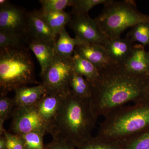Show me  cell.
Segmentation results:
<instances>
[{
  "mask_svg": "<svg viewBox=\"0 0 149 149\" xmlns=\"http://www.w3.org/2000/svg\"><path fill=\"white\" fill-rule=\"evenodd\" d=\"M45 133L33 132L19 135L25 149H45L43 144V137Z\"/></svg>",
  "mask_w": 149,
  "mask_h": 149,
  "instance_id": "cell-27",
  "label": "cell"
},
{
  "mask_svg": "<svg viewBox=\"0 0 149 149\" xmlns=\"http://www.w3.org/2000/svg\"><path fill=\"white\" fill-rule=\"evenodd\" d=\"M72 71V59L62 58L56 54L50 65L41 76V84L47 93L66 97L70 93L69 81Z\"/></svg>",
  "mask_w": 149,
  "mask_h": 149,
  "instance_id": "cell-6",
  "label": "cell"
},
{
  "mask_svg": "<svg viewBox=\"0 0 149 149\" xmlns=\"http://www.w3.org/2000/svg\"><path fill=\"white\" fill-rule=\"evenodd\" d=\"M69 27L75 35V38L84 44L104 45L108 40L102 32L95 19L88 14L72 15Z\"/></svg>",
  "mask_w": 149,
  "mask_h": 149,
  "instance_id": "cell-8",
  "label": "cell"
},
{
  "mask_svg": "<svg viewBox=\"0 0 149 149\" xmlns=\"http://www.w3.org/2000/svg\"><path fill=\"white\" fill-rule=\"evenodd\" d=\"M28 40L27 35L0 31V49L26 47Z\"/></svg>",
  "mask_w": 149,
  "mask_h": 149,
  "instance_id": "cell-21",
  "label": "cell"
},
{
  "mask_svg": "<svg viewBox=\"0 0 149 149\" xmlns=\"http://www.w3.org/2000/svg\"><path fill=\"white\" fill-rule=\"evenodd\" d=\"M42 5L40 11L50 13L63 11L68 6H71L72 0H40Z\"/></svg>",
  "mask_w": 149,
  "mask_h": 149,
  "instance_id": "cell-28",
  "label": "cell"
},
{
  "mask_svg": "<svg viewBox=\"0 0 149 149\" xmlns=\"http://www.w3.org/2000/svg\"><path fill=\"white\" fill-rule=\"evenodd\" d=\"M121 65L132 73L147 74L149 70V54L143 46L134 45L128 58Z\"/></svg>",
  "mask_w": 149,
  "mask_h": 149,
  "instance_id": "cell-14",
  "label": "cell"
},
{
  "mask_svg": "<svg viewBox=\"0 0 149 149\" xmlns=\"http://www.w3.org/2000/svg\"><path fill=\"white\" fill-rule=\"evenodd\" d=\"M92 86L91 105L98 118L119 108L149 100V75L137 74L116 64L99 70Z\"/></svg>",
  "mask_w": 149,
  "mask_h": 149,
  "instance_id": "cell-1",
  "label": "cell"
},
{
  "mask_svg": "<svg viewBox=\"0 0 149 149\" xmlns=\"http://www.w3.org/2000/svg\"><path fill=\"white\" fill-rule=\"evenodd\" d=\"M74 52L90 61L99 70L116 64L103 46L97 44H83L77 46Z\"/></svg>",
  "mask_w": 149,
  "mask_h": 149,
  "instance_id": "cell-11",
  "label": "cell"
},
{
  "mask_svg": "<svg viewBox=\"0 0 149 149\" xmlns=\"http://www.w3.org/2000/svg\"><path fill=\"white\" fill-rule=\"evenodd\" d=\"M11 129L14 134L31 132L48 133V125L36 106L15 107L13 113Z\"/></svg>",
  "mask_w": 149,
  "mask_h": 149,
  "instance_id": "cell-7",
  "label": "cell"
},
{
  "mask_svg": "<svg viewBox=\"0 0 149 149\" xmlns=\"http://www.w3.org/2000/svg\"><path fill=\"white\" fill-rule=\"evenodd\" d=\"M10 3L9 1L7 0H1L0 1V8L4 7Z\"/></svg>",
  "mask_w": 149,
  "mask_h": 149,
  "instance_id": "cell-32",
  "label": "cell"
},
{
  "mask_svg": "<svg viewBox=\"0 0 149 149\" xmlns=\"http://www.w3.org/2000/svg\"><path fill=\"white\" fill-rule=\"evenodd\" d=\"M108 0H72L71 14L75 15L88 14L91 9L100 4H104Z\"/></svg>",
  "mask_w": 149,
  "mask_h": 149,
  "instance_id": "cell-26",
  "label": "cell"
},
{
  "mask_svg": "<svg viewBox=\"0 0 149 149\" xmlns=\"http://www.w3.org/2000/svg\"><path fill=\"white\" fill-rule=\"evenodd\" d=\"M3 135L5 138L7 149H25L24 143L19 135L12 134L5 129Z\"/></svg>",
  "mask_w": 149,
  "mask_h": 149,
  "instance_id": "cell-29",
  "label": "cell"
},
{
  "mask_svg": "<svg viewBox=\"0 0 149 149\" xmlns=\"http://www.w3.org/2000/svg\"><path fill=\"white\" fill-rule=\"evenodd\" d=\"M95 19L108 39L120 37L129 27L149 20L148 17L138 10L136 3L132 0H108Z\"/></svg>",
  "mask_w": 149,
  "mask_h": 149,
  "instance_id": "cell-5",
  "label": "cell"
},
{
  "mask_svg": "<svg viewBox=\"0 0 149 149\" xmlns=\"http://www.w3.org/2000/svg\"><path fill=\"white\" fill-rule=\"evenodd\" d=\"M126 38L133 43L138 42L144 45L149 44V20L139 23L132 27Z\"/></svg>",
  "mask_w": 149,
  "mask_h": 149,
  "instance_id": "cell-23",
  "label": "cell"
},
{
  "mask_svg": "<svg viewBox=\"0 0 149 149\" xmlns=\"http://www.w3.org/2000/svg\"><path fill=\"white\" fill-rule=\"evenodd\" d=\"M58 35V40L55 45L56 54L62 58L72 60L75 47L84 43L75 37H70L65 28L61 30Z\"/></svg>",
  "mask_w": 149,
  "mask_h": 149,
  "instance_id": "cell-17",
  "label": "cell"
},
{
  "mask_svg": "<svg viewBox=\"0 0 149 149\" xmlns=\"http://www.w3.org/2000/svg\"><path fill=\"white\" fill-rule=\"evenodd\" d=\"M13 99L7 97V95H1L0 97V136L3 135L5 129L3 124L5 121L12 116L15 107Z\"/></svg>",
  "mask_w": 149,
  "mask_h": 149,
  "instance_id": "cell-25",
  "label": "cell"
},
{
  "mask_svg": "<svg viewBox=\"0 0 149 149\" xmlns=\"http://www.w3.org/2000/svg\"><path fill=\"white\" fill-rule=\"evenodd\" d=\"M147 74H148V75H149V71H148V72H147Z\"/></svg>",
  "mask_w": 149,
  "mask_h": 149,
  "instance_id": "cell-33",
  "label": "cell"
},
{
  "mask_svg": "<svg viewBox=\"0 0 149 149\" xmlns=\"http://www.w3.org/2000/svg\"><path fill=\"white\" fill-rule=\"evenodd\" d=\"M27 45L40 63L42 76L53 61L56 54L55 46L34 39H29Z\"/></svg>",
  "mask_w": 149,
  "mask_h": 149,
  "instance_id": "cell-16",
  "label": "cell"
},
{
  "mask_svg": "<svg viewBox=\"0 0 149 149\" xmlns=\"http://www.w3.org/2000/svg\"><path fill=\"white\" fill-rule=\"evenodd\" d=\"M77 149H122L116 142L102 140L92 136L76 147Z\"/></svg>",
  "mask_w": 149,
  "mask_h": 149,
  "instance_id": "cell-22",
  "label": "cell"
},
{
  "mask_svg": "<svg viewBox=\"0 0 149 149\" xmlns=\"http://www.w3.org/2000/svg\"><path fill=\"white\" fill-rule=\"evenodd\" d=\"M64 97L46 93L35 106L49 128L55 120Z\"/></svg>",
  "mask_w": 149,
  "mask_h": 149,
  "instance_id": "cell-13",
  "label": "cell"
},
{
  "mask_svg": "<svg viewBox=\"0 0 149 149\" xmlns=\"http://www.w3.org/2000/svg\"><path fill=\"white\" fill-rule=\"evenodd\" d=\"M39 83L29 48L0 49L1 95H7L17 88Z\"/></svg>",
  "mask_w": 149,
  "mask_h": 149,
  "instance_id": "cell-4",
  "label": "cell"
},
{
  "mask_svg": "<svg viewBox=\"0 0 149 149\" xmlns=\"http://www.w3.org/2000/svg\"><path fill=\"white\" fill-rule=\"evenodd\" d=\"M96 137L120 143L149 127V100L121 107L104 117Z\"/></svg>",
  "mask_w": 149,
  "mask_h": 149,
  "instance_id": "cell-3",
  "label": "cell"
},
{
  "mask_svg": "<svg viewBox=\"0 0 149 149\" xmlns=\"http://www.w3.org/2000/svg\"><path fill=\"white\" fill-rule=\"evenodd\" d=\"M72 67L74 72L85 77L91 83L95 82L99 77L98 68L75 52L72 57Z\"/></svg>",
  "mask_w": 149,
  "mask_h": 149,
  "instance_id": "cell-18",
  "label": "cell"
},
{
  "mask_svg": "<svg viewBox=\"0 0 149 149\" xmlns=\"http://www.w3.org/2000/svg\"></svg>",
  "mask_w": 149,
  "mask_h": 149,
  "instance_id": "cell-34",
  "label": "cell"
},
{
  "mask_svg": "<svg viewBox=\"0 0 149 149\" xmlns=\"http://www.w3.org/2000/svg\"><path fill=\"white\" fill-rule=\"evenodd\" d=\"M27 13L21 8L10 3L0 8V31L28 36Z\"/></svg>",
  "mask_w": 149,
  "mask_h": 149,
  "instance_id": "cell-9",
  "label": "cell"
},
{
  "mask_svg": "<svg viewBox=\"0 0 149 149\" xmlns=\"http://www.w3.org/2000/svg\"><path fill=\"white\" fill-rule=\"evenodd\" d=\"M16 107L35 106L47 93L42 84L33 87L24 86L14 91Z\"/></svg>",
  "mask_w": 149,
  "mask_h": 149,
  "instance_id": "cell-15",
  "label": "cell"
},
{
  "mask_svg": "<svg viewBox=\"0 0 149 149\" xmlns=\"http://www.w3.org/2000/svg\"><path fill=\"white\" fill-rule=\"evenodd\" d=\"M133 45L128 38L119 37L108 39L102 46L115 63L123 65L131 53Z\"/></svg>",
  "mask_w": 149,
  "mask_h": 149,
  "instance_id": "cell-12",
  "label": "cell"
},
{
  "mask_svg": "<svg viewBox=\"0 0 149 149\" xmlns=\"http://www.w3.org/2000/svg\"><path fill=\"white\" fill-rule=\"evenodd\" d=\"M45 149H76V147L70 142L61 139H53L48 144Z\"/></svg>",
  "mask_w": 149,
  "mask_h": 149,
  "instance_id": "cell-30",
  "label": "cell"
},
{
  "mask_svg": "<svg viewBox=\"0 0 149 149\" xmlns=\"http://www.w3.org/2000/svg\"><path fill=\"white\" fill-rule=\"evenodd\" d=\"M40 12L56 36L59 35L66 24H69L72 18L71 13L65 12L64 10L50 13Z\"/></svg>",
  "mask_w": 149,
  "mask_h": 149,
  "instance_id": "cell-20",
  "label": "cell"
},
{
  "mask_svg": "<svg viewBox=\"0 0 149 149\" xmlns=\"http://www.w3.org/2000/svg\"><path fill=\"white\" fill-rule=\"evenodd\" d=\"M97 118L91 99L80 98L70 93L64 97L48 133L53 139L65 140L76 147L92 137Z\"/></svg>",
  "mask_w": 149,
  "mask_h": 149,
  "instance_id": "cell-2",
  "label": "cell"
},
{
  "mask_svg": "<svg viewBox=\"0 0 149 149\" xmlns=\"http://www.w3.org/2000/svg\"><path fill=\"white\" fill-rule=\"evenodd\" d=\"M27 32L29 39L55 45L56 36L43 18L40 11L35 10L27 13Z\"/></svg>",
  "mask_w": 149,
  "mask_h": 149,
  "instance_id": "cell-10",
  "label": "cell"
},
{
  "mask_svg": "<svg viewBox=\"0 0 149 149\" xmlns=\"http://www.w3.org/2000/svg\"><path fill=\"white\" fill-rule=\"evenodd\" d=\"M70 94L80 98L91 99L92 86L85 77L72 71L69 81Z\"/></svg>",
  "mask_w": 149,
  "mask_h": 149,
  "instance_id": "cell-19",
  "label": "cell"
},
{
  "mask_svg": "<svg viewBox=\"0 0 149 149\" xmlns=\"http://www.w3.org/2000/svg\"><path fill=\"white\" fill-rule=\"evenodd\" d=\"M0 149H7L6 141L3 135L0 136Z\"/></svg>",
  "mask_w": 149,
  "mask_h": 149,
  "instance_id": "cell-31",
  "label": "cell"
},
{
  "mask_svg": "<svg viewBox=\"0 0 149 149\" xmlns=\"http://www.w3.org/2000/svg\"><path fill=\"white\" fill-rule=\"evenodd\" d=\"M119 143L122 149H149V129Z\"/></svg>",
  "mask_w": 149,
  "mask_h": 149,
  "instance_id": "cell-24",
  "label": "cell"
}]
</instances>
